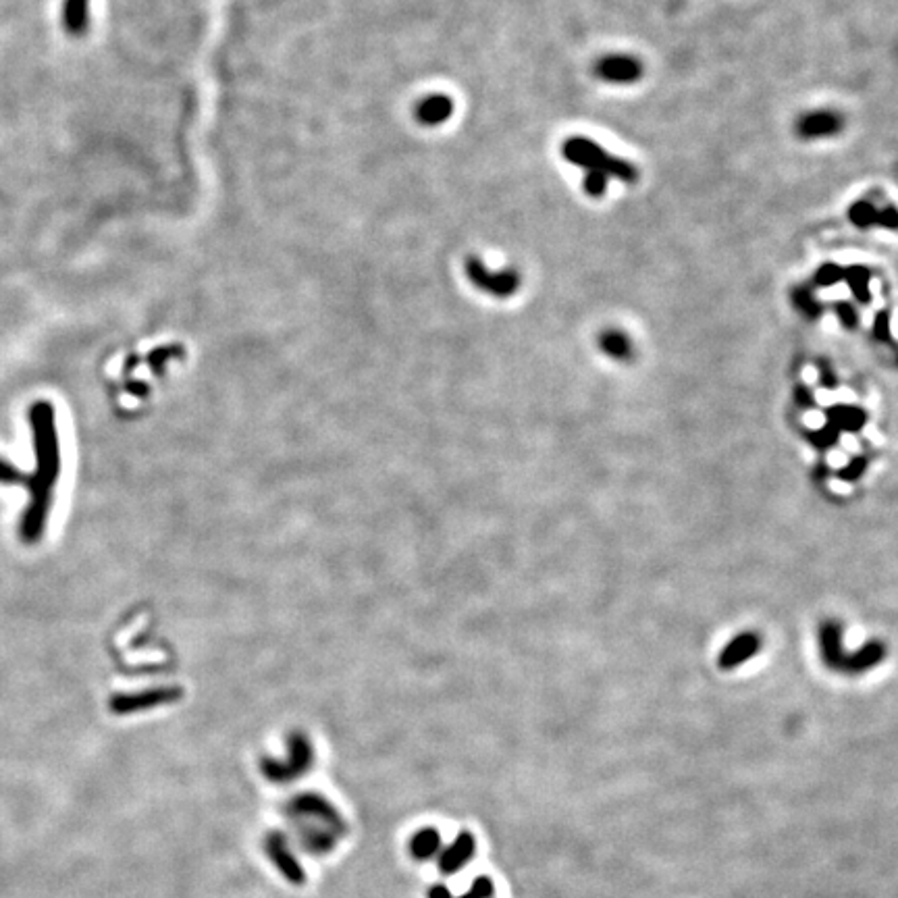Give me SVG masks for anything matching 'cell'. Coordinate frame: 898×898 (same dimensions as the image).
Segmentation results:
<instances>
[{"mask_svg": "<svg viewBox=\"0 0 898 898\" xmlns=\"http://www.w3.org/2000/svg\"><path fill=\"white\" fill-rule=\"evenodd\" d=\"M427 896H429V898H454V896H452V890H449V888L443 886V884L431 886L429 892H427Z\"/></svg>", "mask_w": 898, "mask_h": 898, "instance_id": "cell-30", "label": "cell"}, {"mask_svg": "<svg viewBox=\"0 0 898 898\" xmlns=\"http://www.w3.org/2000/svg\"><path fill=\"white\" fill-rule=\"evenodd\" d=\"M874 335H876V339H880V341H888V339H890V316H888L886 310L876 314Z\"/></svg>", "mask_w": 898, "mask_h": 898, "instance_id": "cell-29", "label": "cell"}, {"mask_svg": "<svg viewBox=\"0 0 898 898\" xmlns=\"http://www.w3.org/2000/svg\"><path fill=\"white\" fill-rule=\"evenodd\" d=\"M884 655H886L884 645H882V643H876V641H871V643L863 645L859 651L847 655V662H844L842 672L859 674V672L871 670V668L878 666V664L882 662Z\"/></svg>", "mask_w": 898, "mask_h": 898, "instance_id": "cell-16", "label": "cell"}, {"mask_svg": "<svg viewBox=\"0 0 898 898\" xmlns=\"http://www.w3.org/2000/svg\"><path fill=\"white\" fill-rule=\"evenodd\" d=\"M466 275L474 287L495 298H510L520 289V275L516 271H491L479 256L466 260Z\"/></svg>", "mask_w": 898, "mask_h": 898, "instance_id": "cell-5", "label": "cell"}, {"mask_svg": "<svg viewBox=\"0 0 898 898\" xmlns=\"http://www.w3.org/2000/svg\"><path fill=\"white\" fill-rule=\"evenodd\" d=\"M834 312L844 329H855L859 325V312L851 302H838L834 304Z\"/></svg>", "mask_w": 898, "mask_h": 898, "instance_id": "cell-26", "label": "cell"}, {"mask_svg": "<svg viewBox=\"0 0 898 898\" xmlns=\"http://www.w3.org/2000/svg\"><path fill=\"white\" fill-rule=\"evenodd\" d=\"M792 304H795V308L801 314H805L809 321L820 319L822 312H824V306L820 304V300L815 298L813 289L809 285H799V287L792 289Z\"/></svg>", "mask_w": 898, "mask_h": 898, "instance_id": "cell-20", "label": "cell"}, {"mask_svg": "<svg viewBox=\"0 0 898 898\" xmlns=\"http://www.w3.org/2000/svg\"><path fill=\"white\" fill-rule=\"evenodd\" d=\"M607 181H610V177H607L605 173L587 171L585 179H583V190L591 198H601L607 192Z\"/></svg>", "mask_w": 898, "mask_h": 898, "instance_id": "cell-24", "label": "cell"}, {"mask_svg": "<svg viewBox=\"0 0 898 898\" xmlns=\"http://www.w3.org/2000/svg\"><path fill=\"white\" fill-rule=\"evenodd\" d=\"M865 422V414L857 408H847V406H836L830 410V427L832 429H849V431H857L863 427Z\"/></svg>", "mask_w": 898, "mask_h": 898, "instance_id": "cell-22", "label": "cell"}, {"mask_svg": "<svg viewBox=\"0 0 898 898\" xmlns=\"http://www.w3.org/2000/svg\"><path fill=\"white\" fill-rule=\"evenodd\" d=\"M562 156L566 158L568 163L585 169L587 171H599L605 173L607 177H616L624 183H635L639 179V169L624 161L620 156H612L603 146H599L597 142L583 138V136H572L562 144Z\"/></svg>", "mask_w": 898, "mask_h": 898, "instance_id": "cell-2", "label": "cell"}, {"mask_svg": "<svg viewBox=\"0 0 898 898\" xmlns=\"http://www.w3.org/2000/svg\"><path fill=\"white\" fill-rule=\"evenodd\" d=\"M30 425H32V435H34L36 464H38V470L34 477H30V481L55 489V481L61 472V452H59L55 408H52L48 402L34 404L30 408Z\"/></svg>", "mask_w": 898, "mask_h": 898, "instance_id": "cell-1", "label": "cell"}, {"mask_svg": "<svg viewBox=\"0 0 898 898\" xmlns=\"http://www.w3.org/2000/svg\"><path fill=\"white\" fill-rule=\"evenodd\" d=\"M28 474L9 464L7 460H0V485H28Z\"/></svg>", "mask_w": 898, "mask_h": 898, "instance_id": "cell-25", "label": "cell"}, {"mask_svg": "<svg viewBox=\"0 0 898 898\" xmlns=\"http://www.w3.org/2000/svg\"><path fill=\"white\" fill-rule=\"evenodd\" d=\"M283 813L292 822H316L335 830L339 836L348 834V824L339 809L319 792H302V795L292 797L285 803Z\"/></svg>", "mask_w": 898, "mask_h": 898, "instance_id": "cell-4", "label": "cell"}, {"mask_svg": "<svg viewBox=\"0 0 898 898\" xmlns=\"http://www.w3.org/2000/svg\"><path fill=\"white\" fill-rule=\"evenodd\" d=\"M844 281L851 287V292L855 296L857 302L861 304H869L871 302V292H869V281H871V273L861 267V264H855V267L844 269Z\"/></svg>", "mask_w": 898, "mask_h": 898, "instance_id": "cell-19", "label": "cell"}, {"mask_svg": "<svg viewBox=\"0 0 898 898\" xmlns=\"http://www.w3.org/2000/svg\"><path fill=\"white\" fill-rule=\"evenodd\" d=\"M863 468H865V460H855V462H853V468H851V472H844V474H842V477H844V479H847V477H849V479H855V477H857V474H859V472H861Z\"/></svg>", "mask_w": 898, "mask_h": 898, "instance_id": "cell-31", "label": "cell"}, {"mask_svg": "<svg viewBox=\"0 0 898 898\" xmlns=\"http://www.w3.org/2000/svg\"><path fill=\"white\" fill-rule=\"evenodd\" d=\"M408 849H410L412 859H416V861L433 859L439 853V849H441V834H439V830L431 828V826L420 828L410 838Z\"/></svg>", "mask_w": 898, "mask_h": 898, "instance_id": "cell-17", "label": "cell"}, {"mask_svg": "<svg viewBox=\"0 0 898 898\" xmlns=\"http://www.w3.org/2000/svg\"><path fill=\"white\" fill-rule=\"evenodd\" d=\"M844 281V269L836 262H826L813 275L815 287H834L836 283Z\"/></svg>", "mask_w": 898, "mask_h": 898, "instance_id": "cell-23", "label": "cell"}, {"mask_svg": "<svg viewBox=\"0 0 898 898\" xmlns=\"http://www.w3.org/2000/svg\"><path fill=\"white\" fill-rule=\"evenodd\" d=\"M177 697H179V691H173V689H156V691H144V693H136V695H117L111 699V711L123 716V713L142 711L148 707L175 701Z\"/></svg>", "mask_w": 898, "mask_h": 898, "instance_id": "cell-13", "label": "cell"}, {"mask_svg": "<svg viewBox=\"0 0 898 898\" xmlns=\"http://www.w3.org/2000/svg\"><path fill=\"white\" fill-rule=\"evenodd\" d=\"M761 649V639L755 632H741V635L734 637L724 651L718 657V664L722 670H734L741 664L749 662L753 659Z\"/></svg>", "mask_w": 898, "mask_h": 898, "instance_id": "cell-12", "label": "cell"}, {"mask_svg": "<svg viewBox=\"0 0 898 898\" xmlns=\"http://www.w3.org/2000/svg\"><path fill=\"white\" fill-rule=\"evenodd\" d=\"M595 75L607 84H635L645 75L641 59L630 55H605L595 63Z\"/></svg>", "mask_w": 898, "mask_h": 898, "instance_id": "cell-9", "label": "cell"}, {"mask_svg": "<svg viewBox=\"0 0 898 898\" xmlns=\"http://www.w3.org/2000/svg\"><path fill=\"white\" fill-rule=\"evenodd\" d=\"M820 645L824 662L834 670H842L844 662H847V653L842 651V626L836 620H828L822 624Z\"/></svg>", "mask_w": 898, "mask_h": 898, "instance_id": "cell-15", "label": "cell"}, {"mask_svg": "<svg viewBox=\"0 0 898 898\" xmlns=\"http://www.w3.org/2000/svg\"><path fill=\"white\" fill-rule=\"evenodd\" d=\"M847 125L842 113L832 109H817L803 113L795 123V134L801 140H824L834 138Z\"/></svg>", "mask_w": 898, "mask_h": 898, "instance_id": "cell-8", "label": "cell"}, {"mask_svg": "<svg viewBox=\"0 0 898 898\" xmlns=\"http://www.w3.org/2000/svg\"><path fill=\"white\" fill-rule=\"evenodd\" d=\"M599 350L612 360H628L632 356V341L620 329H605L597 339Z\"/></svg>", "mask_w": 898, "mask_h": 898, "instance_id": "cell-18", "label": "cell"}, {"mask_svg": "<svg viewBox=\"0 0 898 898\" xmlns=\"http://www.w3.org/2000/svg\"><path fill=\"white\" fill-rule=\"evenodd\" d=\"M878 225L884 227V229L896 231V229H898V208H896V206H886V208H882V210H880V217H878Z\"/></svg>", "mask_w": 898, "mask_h": 898, "instance_id": "cell-28", "label": "cell"}, {"mask_svg": "<svg viewBox=\"0 0 898 898\" xmlns=\"http://www.w3.org/2000/svg\"><path fill=\"white\" fill-rule=\"evenodd\" d=\"M414 115L418 123L427 127L441 125L454 115V100L445 94H429L416 104Z\"/></svg>", "mask_w": 898, "mask_h": 898, "instance_id": "cell-14", "label": "cell"}, {"mask_svg": "<svg viewBox=\"0 0 898 898\" xmlns=\"http://www.w3.org/2000/svg\"><path fill=\"white\" fill-rule=\"evenodd\" d=\"M25 487L30 491V504L21 520V539L25 543H38L44 535L48 512L52 508V487L32 483L30 479Z\"/></svg>", "mask_w": 898, "mask_h": 898, "instance_id": "cell-7", "label": "cell"}, {"mask_svg": "<svg viewBox=\"0 0 898 898\" xmlns=\"http://www.w3.org/2000/svg\"><path fill=\"white\" fill-rule=\"evenodd\" d=\"M474 853H477V838L472 836V832L462 830L456 840L443 849L439 857V871L445 876L456 874L474 857Z\"/></svg>", "mask_w": 898, "mask_h": 898, "instance_id": "cell-11", "label": "cell"}, {"mask_svg": "<svg viewBox=\"0 0 898 898\" xmlns=\"http://www.w3.org/2000/svg\"><path fill=\"white\" fill-rule=\"evenodd\" d=\"M262 847L267 857L271 859V863L277 867L279 874L292 884V886H304L308 876L302 867V863L298 861V857L294 855V851L289 849L287 836L281 830H271L262 840Z\"/></svg>", "mask_w": 898, "mask_h": 898, "instance_id": "cell-6", "label": "cell"}, {"mask_svg": "<svg viewBox=\"0 0 898 898\" xmlns=\"http://www.w3.org/2000/svg\"><path fill=\"white\" fill-rule=\"evenodd\" d=\"M493 894H495L493 880L487 876H479L472 882L470 890L466 894H462L460 898H493Z\"/></svg>", "mask_w": 898, "mask_h": 898, "instance_id": "cell-27", "label": "cell"}, {"mask_svg": "<svg viewBox=\"0 0 898 898\" xmlns=\"http://www.w3.org/2000/svg\"><path fill=\"white\" fill-rule=\"evenodd\" d=\"M849 221L857 227V229H871L878 225V217H880V208L869 202V200H859L853 202L849 208Z\"/></svg>", "mask_w": 898, "mask_h": 898, "instance_id": "cell-21", "label": "cell"}, {"mask_svg": "<svg viewBox=\"0 0 898 898\" xmlns=\"http://www.w3.org/2000/svg\"><path fill=\"white\" fill-rule=\"evenodd\" d=\"M296 826V836L300 847L308 853V855H327L331 851H335L337 840L341 838L335 830L316 824V822H294Z\"/></svg>", "mask_w": 898, "mask_h": 898, "instance_id": "cell-10", "label": "cell"}, {"mask_svg": "<svg viewBox=\"0 0 898 898\" xmlns=\"http://www.w3.org/2000/svg\"><path fill=\"white\" fill-rule=\"evenodd\" d=\"M314 763V749L308 741V736L302 732H294L287 736V755L281 759L275 757H262L260 759V774L267 778L271 784L283 786L292 784L294 780L302 778Z\"/></svg>", "mask_w": 898, "mask_h": 898, "instance_id": "cell-3", "label": "cell"}]
</instances>
